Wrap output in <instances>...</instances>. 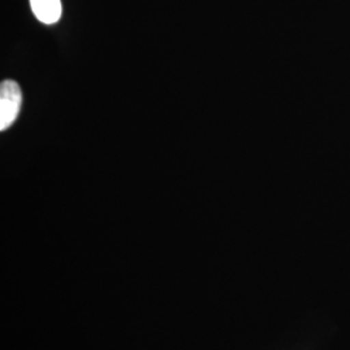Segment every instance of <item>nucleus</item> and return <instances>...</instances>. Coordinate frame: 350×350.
Here are the masks:
<instances>
[{"mask_svg":"<svg viewBox=\"0 0 350 350\" xmlns=\"http://www.w3.org/2000/svg\"><path fill=\"white\" fill-rule=\"evenodd\" d=\"M33 13L43 24L52 25L62 17V1L60 0H30Z\"/></svg>","mask_w":350,"mask_h":350,"instance_id":"obj_2","label":"nucleus"},{"mask_svg":"<svg viewBox=\"0 0 350 350\" xmlns=\"http://www.w3.org/2000/svg\"><path fill=\"white\" fill-rule=\"evenodd\" d=\"M23 94L18 83L7 79L0 86V130L4 131L16 121L21 109Z\"/></svg>","mask_w":350,"mask_h":350,"instance_id":"obj_1","label":"nucleus"}]
</instances>
